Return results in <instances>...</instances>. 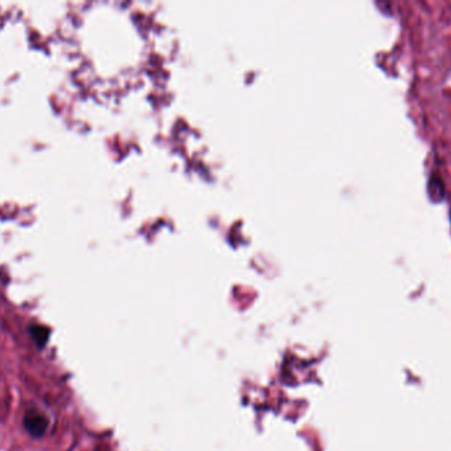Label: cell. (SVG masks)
Wrapping results in <instances>:
<instances>
[{
    "label": "cell",
    "mask_w": 451,
    "mask_h": 451,
    "mask_svg": "<svg viewBox=\"0 0 451 451\" xmlns=\"http://www.w3.org/2000/svg\"><path fill=\"white\" fill-rule=\"evenodd\" d=\"M26 331H28L29 338L32 339L33 345H36V348L39 351H42L48 345L49 339H51V335H52V330L48 326L39 324V323L29 324L26 327Z\"/></svg>",
    "instance_id": "cell-2"
},
{
    "label": "cell",
    "mask_w": 451,
    "mask_h": 451,
    "mask_svg": "<svg viewBox=\"0 0 451 451\" xmlns=\"http://www.w3.org/2000/svg\"><path fill=\"white\" fill-rule=\"evenodd\" d=\"M445 183L437 173H433L427 183V195L429 199L434 204L442 203L445 199Z\"/></svg>",
    "instance_id": "cell-3"
},
{
    "label": "cell",
    "mask_w": 451,
    "mask_h": 451,
    "mask_svg": "<svg viewBox=\"0 0 451 451\" xmlns=\"http://www.w3.org/2000/svg\"><path fill=\"white\" fill-rule=\"evenodd\" d=\"M49 418L38 408H29L23 417V427L33 439H42L49 429Z\"/></svg>",
    "instance_id": "cell-1"
}]
</instances>
